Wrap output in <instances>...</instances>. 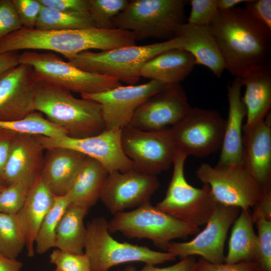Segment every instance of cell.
<instances>
[{
	"mask_svg": "<svg viewBox=\"0 0 271 271\" xmlns=\"http://www.w3.org/2000/svg\"><path fill=\"white\" fill-rule=\"evenodd\" d=\"M225 122L216 110L192 107L169 131L178 150L188 156L203 158L221 149Z\"/></svg>",
	"mask_w": 271,
	"mask_h": 271,
	"instance_id": "8fae6325",
	"label": "cell"
},
{
	"mask_svg": "<svg viewBox=\"0 0 271 271\" xmlns=\"http://www.w3.org/2000/svg\"><path fill=\"white\" fill-rule=\"evenodd\" d=\"M245 91L241 100L246 109V119L243 133L263 120L271 107L270 63L257 65L246 71L240 77Z\"/></svg>",
	"mask_w": 271,
	"mask_h": 271,
	"instance_id": "ffe728a7",
	"label": "cell"
},
{
	"mask_svg": "<svg viewBox=\"0 0 271 271\" xmlns=\"http://www.w3.org/2000/svg\"><path fill=\"white\" fill-rule=\"evenodd\" d=\"M247 0H216L218 10L223 11L231 9L238 4L245 3Z\"/></svg>",
	"mask_w": 271,
	"mask_h": 271,
	"instance_id": "681fc988",
	"label": "cell"
},
{
	"mask_svg": "<svg viewBox=\"0 0 271 271\" xmlns=\"http://www.w3.org/2000/svg\"><path fill=\"white\" fill-rule=\"evenodd\" d=\"M254 223L257 228L258 253L256 262L262 271H271V220L261 217Z\"/></svg>",
	"mask_w": 271,
	"mask_h": 271,
	"instance_id": "d590c367",
	"label": "cell"
},
{
	"mask_svg": "<svg viewBox=\"0 0 271 271\" xmlns=\"http://www.w3.org/2000/svg\"><path fill=\"white\" fill-rule=\"evenodd\" d=\"M178 37L184 39L183 49L193 56L196 64L206 66L216 77H221L225 69L224 62L209 26L186 23L180 29Z\"/></svg>",
	"mask_w": 271,
	"mask_h": 271,
	"instance_id": "d4e9b609",
	"label": "cell"
},
{
	"mask_svg": "<svg viewBox=\"0 0 271 271\" xmlns=\"http://www.w3.org/2000/svg\"><path fill=\"white\" fill-rule=\"evenodd\" d=\"M121 130L105 129L97 135L80 139L67 136L59 138L35 137L45 150L58 147L72 149L97 161L109 173L125 172L134 168L122 150Z\"/></svg>",
	"mask_w": 271,
	"mask_h": 271,
	"instance_id": "5bb4252c",
	"label": "cell"
},
{
	"mask_svg": "<svg viewBox=\"0 0 271 271\" xmlns=\"http://www.w3.org/2000/svg\"><path fill=\"white\" fill-rule=\"evenodd\" d=\"M89 11L95 27L114 29L112 19L127 6V0H88Z\"/></svg>",
	"mask_w": 271,
	"mask_h": 271,
	"instance_id": "e575fe53",
	"label": "cell"
},
{
	"mask_svg": "<svg viewBox=\"0 0 271 271\" xmlns=\"http://www.w3.org/2000/svg\"><path fill=\"white\" fill-rule=\"evenodd\" d=\"M185 0H132L111 20L114 29L132 33L136 40H170L187 23Z\"/></svg>",
	"mask_w": 271,
	"mask_h": 271,
	"instance_id": "277c9868",
	"label": "cell"
},
{
	"mask_svg": "<svg viewBox=\"0 0 271 271\" xmlns=\"http://www.w3.org/2000/svg\"><path fill=\"white\" fill-rule=\"evenodd\" d=\"M254 208V211L251 215L253 222L257 218L261 217L271 220L270 189L263 191L261 199Z\"/></svg>",
	"mask_w": 271,
	"mask_h": 271,
	"instance_id": "bcb514c9",
	"label": "cell"
},
{
	"mask_svg": "<svg viewBox=\"0 0 271 271\" xmlns=\"http://www.w3.org/2000/svg\"><path fill=\"white\" fill-rule=\"evenodd\" d=\"M136 42L131 32L120 29L42 30L22 27L0 39V53L45 50L59 53L69 61L83 51H108L135 45Z\"/></svg>",
	"mask_w": 271,
	"mask_h": 271,
	"instance_id": "7a4b0ae2",
	"label": "cell"
},
{
	"mask_svg": "<svg viewBox=\"0 0 271 271\" xmlns=\"http://www.w3.org/2000/svg\"><path fill=\"white\" fill-rule=\"evenodd\" d=\"M25 247L24 232L18 215L0 212V253L17 259Z\"/></svg>",
	"mask_w": 271,
	"mask_h": 271,
	"instance_id": "d6a6232c",
	"label": "cell"
},
{
	"mask_svg": "<svg viewBox=\"0 0 271 271\" xmlns=\"http://www.w3.org/2000/svg\"><path fill=\"white\" fill-rule=\"evenodd\" d=\"M36 175L19 180L0 192V212L15 214L19 212L26 202Z\"/></svg>",
	"mask_w": 271,
	"mask_h": 271,
	"instance_id": "836d02e7",
	"label": "cell"
},
{
	"mask_svg": "<svg viewBox=\"0 0 271 271\" xmlns=\"http://www.w3.org/2000/svg\"><path fill=\"white\" fill-rule=\"evenodd\" d=\"M23 28H35L42 8L39 0H12Z\"/></svg>",
	"mask_w": 271,
	"mask_h": 271,
	"instance_id": "f35d334b",
	"label": "cell"
},
{
	"mask_svg": "<svg viewBox=\"0 0 271 271\" xmlns=\"http://www.w3.org/2000/svg\"><path fill=\"white\" fill-rule=\"evenodd\" d=\"M243 165L263 191L270 189L271 115L242 134Z\"/></svg>",
	"mask_w": 271,
	"mask_h": 271,
	"instance_id": "d6986e66",
	"label": "cell"
},
{
	"mask_svg": "<svg viewBox=\"0 0 271 271\" xmlns=\"http://www.w3.org/2000/svg\"><path fill=\"white\" fill-rule=\"evenodd\" d=\"M238 207L217 203L206 227L188 242L171 241L167 252L183 259L195 255L213 263L224 261V248L229 227L240 213Z\"/></svg>",
	"mask_w": 271,
	"mask_h": 271,
	"instance_id": "4fadbf2b",
	"label": "cell"
},
{
	"mask_svg": "<svg viewBox=\"0 0 271 271\" xmlns=\"http://www.w3.org/2000/svg\"></svg>",
	"mask_w": 271,
	"mask_h": 271,
	"instance_id": "f5cc1de1",
	"label": "cell"
},
{
	"mask_svg": "<svg viewBox=\"0 0 271 271\" xmlns=\"http://www.w3.org/2000/svg\"><path fill=\"white\" fill-rule=\"evenodd\" d=\"M249 210H241L233 222L224 262L235 263L255 261L258 253V239Z\"/></svg>",
	"mask_w": 271,
	"mask_h": 271,
	"instance_id": "83f0119b",
	"label": "cell"
},
{
	"mask_svg": "<svg viewBox=\"0 0 271 271\" xmlns=\"http://www.w3.org/2000/svg\"><path fill=\"white\" fill-rule=\"evenodd\" d=\"M108 174L99 162L86 157L65 195L70 204L88 210L100 199L103 185Z\"/></svg>",
	"mask_w": 271,
	"mask_h": 271,
	"instance_id": "4316f807",
	"label": "cell"
},
{
	"mask_svg": "<svg viewBox=\"0 0 271 271\" xmlns=\"http://www.w3.org/2000/svg\"><path fill=\"white\" fill-rule=\"evenodd\" d=\"M44 7L70 14L90 15L88 0H39Z\"/></svg>",
	"mask_w": 271,
	"mask_h": 271,
	"instance_id": "b9f144b4",
	"label": "cell"
},
{
	"mask_svg": "<svg viewBox=\"0 0 271 271\" xmlns=\"http://www.w3.org/2000/svg\"><path fill=\"white\" fill-rule=\"evenodd\" d=\"M22 28L12 0H0V39Z\"/></svg>",
	"mask_w": 271,
	"mask_h": 271,
	"instance_id": "ab89813d",
	"label": "cell"
},
{
	"mask_svg": "<svg viewBox=\"0 0 271 271\" xmlns=\"http://www.w3.org/2000/svg\"><path fill=\"white\" fill-rule=\"evenodd\" d=\"M49 258L59 271H91L89 257L85 252L75 254L57 248L50 254Z\"/></svg>",
	"mask_w": 271,
	"mask_h": 271,
	"instance_id": "8d00e7d4",
	"label": "cell"
},
{
	"mask_svg": "<svg viewBox=\"0 0 271 271\" xmlns=\"http://www.w3.org/2000/svg\"><path fill=\"white\" fill-rule=\"evenodd\" d=\"M196 64L190 53L183 48H173L147 62L143 66L140 75L167 84L180 83L190 74Z\"/></svg>",
	"mask_w": 271,
	"mask_h": 271,
	"instance_id": "484cf974",
	"label": "cell"
},
{
	"mask_svg": "<svg viewBox=\"0 0 271 271\" xmlns=\"http://www.w3.org/2000/svg\"><path fill=\"white\" fill-rule=\"evenodd\" d=\"M188 157L177 149L166 196L156 207L180 221L200 227L207 222L218 203L208 185L203 184L199 188L187 182L184 166Z\"/></svg>",
	"mask_w": 271,
	"mask_h": 271,
	"instance_id": "52a82bcc",
	"label": "cell"
},
{
	"mask_svg": "<svg viewBox=\"0 0 271 271\" xmlns=\"http://www.w3.org/2000/svg\"><path fill=\"white\" fill-rule=\"evenodd\" d=\"M35 136L18 133L11 148L2 176L7 186L24 177L40 172L44 151Z\"/></svg>",
	"mask_w": 271,
	"mask_h": 271,
	"instance_id": "603a6c76",
	"label": "cell"
},
{
	"mask_svg": "<svg viewBox=\"0 0 271 271\" xmlns=\"http://www.w3.org/2000/svg\"><path fill=\"white\" fill-rule=\"evenodd\" d=\"M17 134L14 131L0 127V181L3 183V170Z\"/></svg>",
	"mask_w": 271,
	"mask_h": 271,
	"instance_id": "f6af8a7d",
	"label": "cell"
},
{
	"mask_svg": "<svg viewBox=\"0 0 271 271\" xmlns=\"http://www.w3.org/2000/svg\"><path fill=\"white\" fill-rule=\"evenodd\" d=\"M209 27L232 75L241 77L252 67L270 63L271 30L245 8L218 10Z\"/></svg>",
	"mask_w": 271,
	"mask_h": 271,
	"instance_id": "6da1fadb",
	"label": "cell"
},
{
	"mask_svg": "<svg viewBox=\"0 0 271 271\" xmlns=\"http://www.w3.org/2000/svg\"><path fill=\"white\" fill-rule=\"evenodd\" d=\"M0 127L17 133L59 138L67 136L64 129L44 117L38 111H33L24 118L14 121H0Z\"/></svg>",
	"mask_w": 271,
	"mask_h": 271,
	"instance_id": "4dcf8cb0",
	"label": "cell"
},
{
	"mask_svg": "<svg viewBox=\"0 0 271 271\" xmlns=\"http://www.w3.org/2000/svg\"><path fill=\"white\" fill-rule=\"evenodd\" d=\"M244 3L246 10L271 30V1L247 0Z\"/></svg>",
	"mask_w": 271,
	"mask_h": 271,
	"instance_id": "7bdbcfd3",
	"label": "cell"
},
{
	"mask_svg": "<svg viewBox=\"0 0 271 271\" xmlns=\"http://www.w3.org/2000/svg\"><path fill=\"white\" fill-rule=\"evenodd\" d=\"M196 260L193 256H188L178 263L165 267H158L154 265L145 264L141 269L129 266L121 271H194Z\"/></svg>",
	"mask_w": 271,
	"mask_h": 271,
	"instance_id": "ee69618b",
	"label": "cell"
},
{
	"mask_svg": "<svg viewBox=\"0 0 271 271\" xmlns=\"http://www.w3.org/2000/svg\"><path fill=\"white\" fill-rule=\"evenodd\" d=\"M18 52L0 53V75L19 64Z\"/></svg>",
	"mask_w": 271,
	"mask_h": 271,
	"instance_id": "7dc6e473",
	"label": "cell"
},
{
	"mask_svg": "<svg viewBox=\"0 0 271 271\" xmlns=\"http://www.w3.org/2000/svg\"><path fill=\"white\" fill-rule=\"evenodd\" d=\"M242 86L239 77L228 86V113L218 164L243 165L242 123L246 112L241 100Z\"/></svg>",
	"mask_w": 271,
	"mask_h": 271,
	"instance_id": "44dd1931",
	"label": "cell"
},
{
	"mask_svg": "<svg viewBox=\"0 0 271 271\" xmlns=\"http://www.w3.org/2000/svg\"><path fill=\"white\" fill-rule=\"evenodd\" d=\"M159 186L160 181L156 176L134 170L114 172L109 173L106 177L99 199L114 215L150 202Z\"/></svg>",
	"mask_w": 271,
	"mask_h": 271,
	"instance_id": "e0dca14e",
	"label": "cell"
},
{
	"mask_svg": "<svg viewBox=\"0 0 271 271\" xmlns=\"http://www.w3.org/2000/svg\"><path fill=\"white\" fill-rule=\"evenodd\" d=\"M69 204L66 195H54L53 205L44 217L36 236L35 245L38 254H44L55 247L57 228Z\"/></svg>",
	"mask_w": 271,
	"mask_h": 271,
	"instance_id": "f546056e",
	"label": "cell"
},
{
	"mask_svg": "<svg viewBox=\"0 0 271 271\" xmlns=\"http://www.w3.org/2000/svg\"><path fill=\"white\" fill-rule=\"evenodd\" d=\"M166 85L152 80L142 84L120 85L106 91L81 94V96L100 104L105 129H121L129 124L137 109Z\"/></svg>",
	"mask_w": 271,
	"mask_h": 271,
	"instance_id": "2e32d148",
	"label": "cell"
},
{
	"mask_svg": "<svg viewBox=\"0 0 271 271\" xmlns=\"http://www.w3.org/2000/svg\"><path fill=\"white\" fill-rule=\"evenodd\" d=\"M110 233L120 232L128 238H146L167 250L175 238H185L200 232V227L188 225L163 212L150 202L127 212L114 214L108 221Z\"/></svg>",
	"mask_w": 271,
	"mask_h": 271,
	"instance_id": "ba28073f",
	"label": "cell"
},
{
	"mask_svg": "<svg viewBox=\"0 0 271 271\" xmlns=\"http://www.w3.org/2000/svg\"><path fill=\"white\" fill-rule=\"evenodd\" d=\"M19 64L30 65L38 82H49L80 95L98 93L121 85L114 78L81 70L52 52L24 51L20 54Z\"/></svg>",
	"mask_w": 271,
	"mask_h": 271,
	"instance_id": "9c48e42d",
	"label": "cell"
},
{
	"mask_svg": "<svg viewBox=\"0 0 271 271\" xmlns=\"http://www.w3.org/2000/svg\"><path fill=\"white\" fill-rule=\"evenodd\" d=\"M85 253L89 257L91 271H109L113 266L125 262L140 261L154 265L173 261L176 257L168 252L114 239L108 229V221L97 217L86 225Z\"/></svg>",
	"mask_w": 271,
	"mask_h": 271,
	"instance_id": "8992f818",
	"label": "cell"
},
{
	"mask_svg": "<svg viewBox=\"0 0 271 271\" xmlns=\"http://www.w3.org/2000/svg\"><path fill=\"white\" fill-rule=\"evenodd\" d=\"M88 211L76 205H69L57 228L55 247L71 253H84L87 230L84 219Z\"/></svg>",
	"mask_w": 271,
	"mask_h": 271,
	"instance_id": "f1b7e54d",
	"label": "cell"
},
{
	"mask_svg": "<svg viewBox=\"0 0 271 271\" xmlns=\"http://www.w3.org/2000/svg\"><path fill=\"white\" fill-rule=\"evenodd\" d=\"M191 12L187 23L198 26H209L218 9L216 0H191Z\"/></svg>",
	"mask_w": 271,
	"mask_h": 271,
	"instance_id": "74e56055",
	"label": "cell"
},
{
	"mask_svg": "<svg viewBox=\"0 0 271 271\" xmlns=\"http://www.w3.org/2000/svg\"><path fill=\"white\" fill-rule=\"evenodd\" d=\"M121 143L134 170L152 176L169 169L177 152L169 128L144 131L127 124L121 130Z\"/></svg>",
	"mask_w": 271,
	"mask_h": 271,
	"instance_id": "7c38bea8",
	"label": "cell"
},
{
	"mask_svg": "<svg viewBox=\"0 0 271 271\" xmlns=\"http://www.w3.org/2000/svg\"><path fill=\"white\" fill-rule=\"evenodd\" d=\"M23 263L17 259L6 257L0 253V271H21Z\"/></svg>",
	"mask_w": 271,
	"mask_h": 271,
	"instance_id": "c3c4849f",
	"label": "cell"
},
{
	"mask_svg": "<svg viewBox=\"0 0 271 271\" xmlns=\"http://www.w3.org/2000/svg\"><path fill=\"white\" fill-rule=\"evenodd\" d=\"M38 81L32 67L19 64L0 75V121H14L35 111Z\"/></svg>",
	"mask_w": 271,
	"mask_h": 271,
	"instance_id": "ac0fdd59",
	"label": "cell"
},
{
	"mask_svg": "<svg viewBox=\"0 0 271 271\" xmlns=\"http://www.w3.org/2000/svg\"><path fill=\"white\" fill-rule=\"evenodd\" d=\"M45 151L39 173L55 196L65 195L86 156L65 148H53Z\"/></svg>",
	"mask_w": 271,
	"mask_h": 271,
	"instance_id": "7402d4cb",
	"label": "cell"
},
{
	"mask_svg": "<svg viewBox=\"0 0 271 271\" xmlns=\"http://www.w3.org/2000/svg\"><path fill=\"white\" fill-rule=\"evenodd\" d=\"M194 271H262L255 261L235 263H213L202 258L196 261Z\"/></svg>",
	"mask_w": 271,
	"mask_h": 271,
	"instance_id": "60d3db41",
	"label": "cell"
},
{
	"mask_svg": "<svg viewBox=\"0 0 271 271\" xmlns=\"http://www.w3.org/2000/svg\"><path fill=\"white\" fill-rule=\"evenodd\" d=\"M34 109L44 114L71 138L91 137L105 129L99 103L76 98L69 90L49 82L36 83Z\"/></svg>",
	"mask_w": 271,
	"mask_h": 271,
	"instance_id": "3957f363",
	"label": "cell"
},
{
	"mask_svg": "<svg viewBox=\"0 0 271 271\" xmlns=\"http://www.w3.org/2000/svg\"><path fill=\"white\" fill-rule=\"evenodd\" d=\"M90 27H95L90 15L67 13L43 6L35 28L42 30H63Z\"/></svg>",
	"mask_w": 271,
	"mask_h": 271,
	"instance_id": "1f68e13d",
	"label": "cell"
},
{
	"mask_svg": "<svg viewBox=\"0 0 271 271\" xmlns=\"http://www.w3.org/2000/svg\"><path fill=\"white\" fill-rule=\"evenodd\" d=\"M191 108L180 83L167 84L137 109L129 124L144 131L167 128L183 118Z\"/></svg>",
	"mask_w": 271,
	"mask_h": 271,
	"instance_id": "9a60e30c",
	"label": "cell"
},
{
	"mask_svg": "<svg viewBox=\"0 0 271 271\" xmlns=\"http://www.w3.org/2000/svg\"><path fill=\"white\" fill-rule=\"evenodd\" d=\"M181 37L143 46H128L108 51H85L68 61L85 71L114 78L119 81L134 85L140 80L143 66L161 53L173 48H183Z\"/></svg>",
	"mask_w": 271,
	"mask_h": 271,
	"instance_id": "5b68a950",
	"label": "cell"
},
{
	"mask_svg": "<svg viewBox=\"0 0 271 271\" xmlns=\"http://www.w3.org/2000/svg\"><path fill=\"white\" fill-rule=\"evenodd\" d=\"M53 271H59V270L56 269L55 270H53Z\"/></svg>",
	"mask_w": 271,
	"mask_h": 271,
	"instance_id": "816d5d0a",
	"label": "cell"
},
{
	"mask_svg": "<svg viewBox=\"0 0 271 271\" xmlns=\"http://www.w3.org/2000/svg\"><path fill=\"white\" fill-rule=\"evenodd\" d=\"M6 187V186L4 183H3L2 182L0 181V192L2 190H3Z\"/></svg>",
	"mask_w": 271,
	"mask_h": 271,
	"instance_id": "f907efd6",
	"label": "cell"
},
{
	"mask_svg": "<svg viewBox=\"0 0 271 271\" xmlns=\"http://www.w3.org/2000/svg\"><path fill=\"white\" fill-rule=\"evenodd\" d=\"M197 178L208 185L216 201L222 205L249 210L261 199L263 191L243 165L201 164Z\"/></svg>",
	"mask_w": 271,
	"mask_h": 271,
	"instance_id": "30bf717a",
	"label": "cell"
},
{
	"mask_svg": "<svg viewBox=\"0 0 271 271\" xmlns=\"http://www.w3.org/2000/svg\"><path fill=\"white\" fill-rule=\"evenodd\" d=\"M54 195L38 173L28 197L17 214L22 225L28 257L35 255V240L42 221L51 207Z\"/></svg>",
	"mask_w": 271,
	"mask_h": 271,
	"instance_id": "cb8c5ba5",
	"label": "cell"
}]
</instances>
